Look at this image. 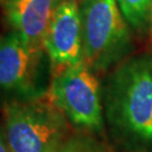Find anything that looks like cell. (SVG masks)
<instances>
[{
    "mask_svg": "<svg viewBox=\"0 0 152 152\" xmlns=\"http://www.w3.org/2000/svg\"><path fill=\"white\" fill-rule=\"evenodd\" d=\"M62 0H11L6 14L11 26L33 48L44 49L43 39L56 6Z\"/></svg>",
    "mask_w": 152,
    "mask_h": 152,
    "instance_id": "52a82bcc",
    "label": "cell"
},
{
    "mask_svg": "<svg viewBox=\"0 0 152 152\" xmlns=\"http://www.w3.org/2000/svg\"><path fill=\"white\" fill-rule=\"evenodd\" d=\"M5 2H9V1H11V0H4Z\"/></svg>",
    "mask_w": 152,
    "mask_h": 152,
    "instance_id": "8fae6325",
    "label": "cell"
},
{
    "mask_svg": "<svg viewBox=\"0 0 152 152\" xmlns=\"http://www.w3.org/2000/svg\"><path fill=\"white\" fill-rule=\"evenodd\" d=\"M49 92L71 124L88 131L103 129L100 86L83 61L53 73Z\"/></svg>",
    "mask_w": 152,
    "mask_h": 152,
    "instance_id": "277c9868",
    "label": "cell"
},
{
    "mask_svg": "<svg viewBox=\"0 0 152 152\" xmlns=\"http://www.w3.org/2000/svg\"><path fill=\"white\" fill-rule=\"evenodd\" d=\"M0 152H10L9 147H8V142L6 139V133L4 126L0 123Z\"/></svg>",
    "mask_w": 152,
    "mask_h": 152,
    "instance_id": "30bf717a",
    "label": "cell"
},
{
    "mask_svg": "<svg viewBox=\"0 0 152 152\" xmlns=\"http://www.w3.org/2000/svg\"><path fill=\"white\" fill-rule=\"evenodd\" d=\"M28 45L17 32L0 43V89L29 96L36 90L42 51Z\"/></svg>",
    "mask_w": 152,
    "mask_h": 152,
    "instance_id": "8992f818",
    "label": "cell"
},
{
    "mask_svg": "<svg viewBox=\"0 0 152 152\" xmlns=\"http://www.w3.org/2000/svg\"><path fill=\"white\" fill-rule=\"evenodd\" d=\"M56 152H110L103 142L90 134L79 132L70 134Z\"/></svg>",
    "mask_w": 152,
    "mask_h": 152,
    "instance_id": "9c48e42d",
    "label": "cell"
},
{
    "mask_svg": "<svg viewBox=\"0 0 152 152\" xmlns=\"http://www.w3.org/2000/svg\"><path fill=\"white\" fill-rule=\"evenodd\" d=\"M43 48L51 60L52 73L83 61L81 16L76 0H62L56 6Z\"/></svg>",
    "mask_w": 152,
    "mask_h": 152,
    "instance_id": "5b68a950",
    "label": "cell"
},
{
    "mask_svg": "<svg viewBox=\"0 0 152 152\" xmlns=\"http://www.w3.org/2000/svg\"><path fill=\"white\" fill-rule=\"evenodd\" d=\"M151 26H152V14H151Z\"/></svg>",
    "mask_w": 152,
    "mask_h": 152,
    "instance_id": "7c38bea8",
    "label": "cell"
},
{
    "mask_svg": "<svg viewBox=\"0 0 152 152\" xmlns=\"http://www.w3.org/2000/svg\"><path fill=\"white\" fill-rule=\"evenodd\" d=\"M125 20L132 27L143 32L151 23L152 0H116Z\"/></svg>",
    "mask_w": 152,
    "mask_h": 152,
    "instance_id": "ba28073f",
    "label": "cell"
},
{
    "mask_svg": "<svg viewBox=\"0 0 152 152\" xmlns=\"http://www.w3.org/2000/svg\"><path fill=\"white\" fill-rule=\"evenodd\" d=\"M2 114L10 152H56L70 135L69 120L49 91L7 102Z\"/></svg>",
    "mask_w": 152,
    "mask_h": 152,
    "instance_id": "7a4b0ae2",
    "label": "cell"
},
{
    "mask_svg": "<svg viewBox=\"0 0 152 152\" xmlns=\"http://www.w3.org/2000/svg\"><path fill=\"white\" fill-rule=\"evenodd\" d=\"M104 103L117 139L130 145L152 147V54L122 62L109 77Z\"/></svg>",
    "mask_w": 152,
    "mask_h": 152,
    "instance_id": "6da1fadb",
    "label": "cell"
},
{
    "mask_svg": "<svg viewBox=\"0 0 152 152\" xmlns=\"http://www.w3.org/2000/svg\"><path fill=\"white\" fill-rule=\"evenodd\" d=\"M83 62L91 71L105 70L124 56L131 38L116 0H82Z\"/></svg>",
    "mask_w": 152,
    "mask_h": 152,
    "instance_id": "3957f363",
    "label": "cell"
}]
</instances>
